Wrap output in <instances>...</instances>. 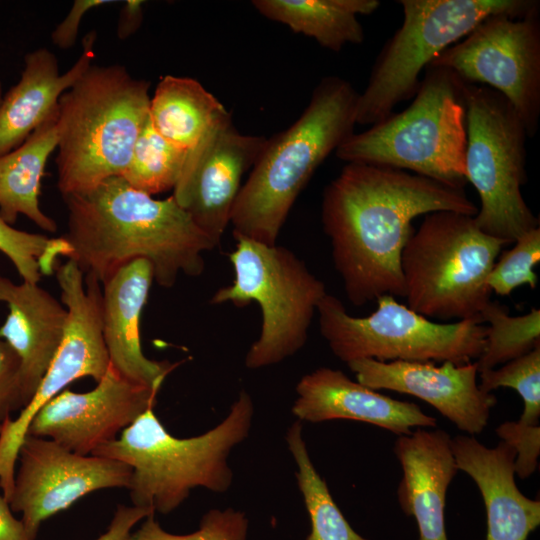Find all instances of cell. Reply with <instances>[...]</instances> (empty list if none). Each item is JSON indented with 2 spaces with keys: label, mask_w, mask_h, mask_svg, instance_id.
<instances>
[{
  "label": "cell",
  "mask_w": 540,
  "mask_h": 540,
  "mask_svg": "<svg viewBox=\"0 0 540 540\" xmlns=\"http://www.w3.org/2000/svg\"><path fill=\"white\" fill-rule=\"evenodd\" d=\"M347 365L362 385L415 396L470 436L485 429L497 403L493 394L479 387L476 362L437 366L429 361L360 359Z\"/></svg>",
  "instance_id": "cell-16"
},
{
  "label": "cell",
  "mask_w": 540,
  "mask_h": 540,
  "mask_svg": "<svg viewBox=\"0 0 540 540\" xmlns=\"http://www.w3.org/2000/svg\"><path fill=\"white\" fill-rule=\"evenodd\" d=\"M110 0H77L71 10L51 34L53 43L62 49H68L75 43L79 25L83 16L100 5L113 3Z\"/></svg>",
  "instance_id": "cell-35"
},
{
  "label": "cell",
  "mask_w": 540,
  "mask_h": 540,
  "mask_svg": "<svg viewBox=\"0 0 540 540\" xmlns=\"http://www.w3.org/2000/svg\"><path fill=\"white\" fill-rule=\"evenodd\" d=\"M150 83L122 65H91L57 105V187L62 197L121 176L149 116Z\"/></svg>",
  "instance_id": "cell-5"
},
{
  "label": "cell",
  "mask_w": 540,
  "mask_h": 540,
  "mask_svg": "<svg viewBox=\"0 0 540 540\" xmlns=\"http://www.w3.org/2000/svg\"><path fill=\"white\" fill-rule=\"evenodd\" d=\"M252 5L269 20L293 32L313 38L333 52L346 45L362 44L365 38L359 16L370 15L379 0H254Z\"/></svg>",
  "instance_id": "cell-24"
},
{
  "label": "cell",
  "mask_w": 540,
  "mask_h": 540,
  "mask_svg": "<svg viewBox=\"0 0 540 540\" xmlns=\"http://www.w3.org/2000/svg\"><path fill=\"white\" fill-rule=\"evenodd\" d=\"M266 143L263 136L236 130L228 114L188 152L172 196L216 246L230 223L241 179Z\"/></svg>",
  "instance_id": "cell-14"
},
{
  "label": "cell",
  "mask_w": 540,
  "mask_h": 540,
  "mask_svg": "<svg viewBox=\"0 0 540 540\" xmlns=\"http://www.w3.org/2000/svg\"><path fill=\"white\" fill-rule=\"evenodd\" d=\"M451 445L458 470L472 478L483 498L486 540H527L540 524V501L517 487L514 449L503 441L487 447L470 435L451 438Z\"/></svg>",
  "instance_id": "cell-20"
},
{
  "label": "cell",
  "mask_w": 540,
  "mask_h": 540,
  "mask_svg": "<svg viewBox=\"0 0 540 540\" xmlns=\"http://www.w3.org/2000/svg\"><path fill=\"white\" fill-rule=\"evenodd\" d=\"M506 245L482 231L474 216L424 215L401 254L406 306L430 320L479 319L491 301L488 275Z\"/></svg>",
  "instance_id": "cell-7"
},
{
  "label": "cell",
  "mask_w": 540,
  "mask_h": 540,
  "mask_svg": "<svg viewBox=\"0 0 540 540\" xmlns=\"http://www.w3.org/2000/svg\"><path fill=\"white\" fill-rule=\"evenodd\" d=\"M479 387L487 392L500 387L514 389L524 401L519 421L538 425L540 418V346L496 368L478 373Z\"/></svg>",
  "instance_id": "cell-30"
},
{
  "label": "cell",
  "mask_w": 540,
  "mask_h": 540,
  "mask_svg": "<svg viewBox=\"0 0 540 540\" xmlns=\"http://www.w3.org/2000/svg\"><path fill=\"white\" fill-rule=\"evenodd\" d=\"M153 281L151 263L136 259L102 283L103 336L115 370L132 381L160 389L176 364L151 360L142 351L140 319Z\"/></svg>",
  "instance_id": "cell-18"
},
{
  "label": "cell",
  "mask_w": 540,
  "mask_h": 540,
  "mask_svg": "<svg viewBox=\"0 0 540 540\" xmlns=\"http://www.w3.org/2000/svg\"><path fill=\"white\" fill-rule=\"evenodd\" d=\"M465 102V173L480 200L474 219L485 233L512 244L539 227L521 192L527 131L508 100L489 87L465 84Z\"/></svg>",
  "instance_id": "cell-10"
},
{
  "label": "cell",
  "mask_w": 540,
  "mask_h": 540,
  "mask_svg": "<svg viewBox=\"0 0 540 540\" xmlns=\"http://www.w3.org/2000/svg\"><path fill=\"white\" fill-rule=\"evenodd\" d=\"M0 252L13 263L22 281L38 284L41 276L55 271L60 257H67L69 248L63 237L18 230L0 215Z\"/></svg>",
  "instance_id": "cell-29"
},
{
  "label": "cell",
  "mask_w": 540,
  "mask_h": 540,
  "mask_svg": "<svg viewBox=\"0 0 540 540\" xmlns=\"http://www.w3.org/2000/svg\"><path fill=\"white\" fill-rule=\"evenodd\" d=\"M187 155L188 151L160 135L148 116L120 177L134 189L148 195L163 193L176 186Z\"/></svg>",
  "instance_id": "cell-27"
},
{
  "label": "cell",
  "mask_w": 540,
  "mask_h": 540,
  "mask_svg": "<svg viewBox=\"0 0 540 540\" xmlns=\"http://www.w3.org/2000/svg\"><path fill=\"white\" fill-rule=\"evenodd\" d=\"M147 516L140 528L131 532L126 540H246L248 519L243 512L233 508L212 509L201 519L199 528L189 534H172Z\"/></svg>",
  "instance_id": "cell-32"
},
{
  "label": "cell",
  "mask_w": 540,
  "mask_h": 540,
  "mask_svg": "<svg viewBox=\"0 0 540 540\" xmlns=\"http://www.w3.org/2000/svg\"><path fill=\"white\" fill-rule=\"evenodd\" d=\"M63 199L66 258L101 284L124 265L145 259L153 267L154 281L170 288L180 274L201 275L203 253L216 247L173 196L155 199L120 176Z\"/></svg>",
  "instance_id": "cell-2"
},
{
  "label": "cell",
  "mask_w": 540,
  "mask_h": 540,
  "mask_svg": "<svg viewBox=\"0 0 540 540\" xmlns=\"http://www.w3.org/2000/svg\"><path fill=\"white\" fill-rule=\"evenodd\" d=\"M19 373L18 356L0 338V427L12 411L22 409Z\"/></svg>",
  "instance_id": "cell-34"
},
{
  "label": "cell",
  "mask_w": 540,
  "mask_h": 540,
  "mask_svg": "<svg viewBox=\"0 0 540 540\" xmlns=\"http://www.w3.org/2000/svg\"><path fill=\"white\" fill-rule=\"evenodd\" d=\"M292 412L300 422L321 423L348 419L372 424L394 434L412 428H435L437 421L412 402L381 394L342 371L320 367L304 375L296 386Z\"/></svg>",
  "instance_id": "cell-17"
},
{
  "label": "cell",
  "mask_w": 540,
  "mask_h": 540,
  "mask_svg": "<svg viewBox=\"0 0 540 540\" xmlns=\"http://www.w3.org/2000/svg\"><path fill=\"white\" fill-rule=\"evenodd\" d=\"M253 414L252 399L242 391L218 425L198 436L178 438L152 408L91 455L127 464L132 470L128 489L133 505L168 514L194 488L218 493L230 488L233 474L227 459L248 436Z\"/></svg>",
  "instance_id": "cell-4"
},
{
  "label": "cell",
  "mask_w": 540,
  "mask_h": 540,
  "mask_svg": "<svg viewBox=\"0 0 540 540\" xmlns=\"http://www.w3.org/2000/svg\"><path fill=\"white\" fill-rule=\"evenodd\" d=\"M95 40L94 31L83 38L80 56L64 73L47 48L25 55L19 81L4 94L0 105V156L21 145L57 108L61 95L92 65Z\"/></svg>",
  "instance_id": "cell-22"
},
{
  "label": "cell",
  "mask_w": 540,
  "mask_h": 540,
  "mask_svg": "<svg viewBox=\"0 0 540 540\" xmlns=\"http://www.w3.org/2000/svg\"><path fill=\"white\" fill-rule=\"evenodd\" d=\"M228 114L213 94L190 77H162L149 105V119L155 130L188 152Z\"/></svg>",
  "instance_id": "cell-25"
},
{
  "label": "cell",
  "mask_w": 540,
  "mask_h": 540,
  "mask_svg": "<svg viewBox=\"0 0 540 540\" xmlns=\"http://www.w3.org/2000/svg\"><path fill=\"white\" fill-rule=\"evenodd\" d=\"M56 147L57 108L21 145L0 156V215L7 223L24 215L45 231H57L39 203L41 179Z\"/></svg>",
  "instance_id": "cell-23"
},
{
  "label": "cell",
  "mask_w": 540,
  "mask_h": 540,
  "mask_svg": "<svg viewBox=\"0 0 540 540\" xmlns=\"http://www.w3.org/2000/svg\"><path fill=\"white\" fill-rule=\"evenodd\" d=\"M512 244L496 260L487 278L489 289L499 296H508L523 285L534 289L538 284L533 269L540 262V228L525 232Z\"/></svg>",
  "instance_id": "cell-31"
},
{
  "label": "cell",
  "mask_w": 540,
  "mask_h": 540,
  "mask_svg": "<svg viewBox=\"0 0 540 540\" xmlns=\"http://www.w3.org/2000/svg\"><path fill=\"white\" fill-rule=\"evenodd\" d=\"M17 462L8 502L13 512L21 513V521L35 540L43 521L94 491L128 489L132 475L121 461L80 455L51 439L32 435L25 438Z\"/></svg>",
  "instance_id": "cell-13"
},
{
  "label": "cell",
  "mask_w": 540,
  "mask_h": 540,
  "mask_svg": "<svg viewBox=\"0 0 540 540\" xmlns=\"http://www.w3.org/2000/svg\"><path fill=\"white\" fill-rule=\"evenodd\" d=\"M286 442L297 465V483L310 519L306 540H369L350 526L315 469L303 438L302 422L297 420L289 427Z\"/></svg>",
  "instance_id": "cell-26"
},
{
  "label": "cell",
  "mask_w": 540,
  "mask_h": 540,
  "mask_svg": "<svg viewBox=\"0 0 540 540\" xmlns=\"http://www.w3.org/2000/svg\"><path fill=\"white\" fill-rule=\"evenodd\" d=\"M403 22L384 43L367 85L359 93L356 124L373 125L412 99L420 74L446 48L464 38L485 18L525 12L535 0H398Z\"/></svg>",
  "instance_id": "cell-9"
},
{
  "label": "cell",
  "mask_w": 540,
  "mask_h": 540,
  "mask_svg": "<svg viewBox=\"0 0 540 540\" xmlns=\"http://www.w3.org/2000/svg\"><path fill=\"white\" fill-rule=\"evenodd\" d=\"M3 97H4V93H3L2 84H1V81H0V105H1V102L3 100Z\"/></svg>",
  "instance_id": "cell-39"
},
{
  "label": "cell",
  "mask_w": 540,
  "mask_h": 540,
  "mask_svg": "<svg viewBox=\"0 0 540 540\" xmlns=\"http://www.w3.org/2000/svg\"><path fill=\"white\" fill-rule=\"evenodd\" d=\"M480 321L486 325L485 346L475 361L478 373L496 368L540 346V310L511 316L507 306L490 301Z\"/></svg>",
  "instance_id": "cell-28"
},
{
  "label": "cell",
  "mask_w": 540,
  "mask_h": 540,
  "mask_svg": "<svg viewBox=\"0 0 540 540\" xmlns=\"http://www.w3.org/2000/svg\"><path fill=\"white\" fill-rule=\"evenodd\" d=\"M540 4L481 21L429 66L451 70L466 84L489 87L513 106L528 137L540 119Z\"/></svg>",
  "instance_id": "cell-12"
},
{
  "label": "cell",
  "mask_w": 540,
  "mask_h": 540,
  "mask_svg": "<svg viewBox=\"0 0 540 540\" xmlns=\"http://www.w3.org/2000/svg\"><path fill=\"white\" fill-rule=\"evenodd\" d=\"M160 389L132 381L110 364L95 388L64 389L34 417L28 435L51 439L80 455H91L152 409Z\"/></svg>",
  "instance_id": "cell-15"
},
{
  "label": "cell",
  "mask_w": 540,
  "mask_h": 540,
  "mask_svg": "<svg viewBox=\"0 0 540 540\" xmlns=\"http://www.w3.org/2000/svg\"><path fill=\"white\" fill-rule=\"evenodd\" d=\"M376 301V310L362 317L350 315L343 303L329 293L319 303L320 333L341 361L466 364L477 360L484 349L486 325L479 319L439 323L414 312L393 296H381Z\"/></svg>",
  "instance_id": "cell-11"
},
{
  "label": "cell",
  "mask_w": 540,
  "mask_h": 540,
  "mask_svg": "<svg viewBox=\"0 0 540 540\" xmlns=\"http://www.w3.org/2000/svg\"><path fill=\"white\" fill-rule=\"evenodd\" d=\"M144 1H125L121 9L118 22L117 34L121 39H125L133 34L140 26L143 16Z\"/></svg>",
  "instance_id": "cell-38"
},
{
  "label": "cell",
  "mask_w": 540,
  "mask_h": 540,
  "mask_svg": "<svg viewBox=\"0 0 540 540\" xmlns=\"http://www.w3.org/2000/svg\"><path fill=\"white\" fill-rule=\"evenodd\" d=\"M475 216L464 189L405 170L347 163L324 189L321 219L349 301L404 297L401 254L412 222L435 211Z\"/></svg>",
  "instance_id": "cell-1"
},
{
  "label": "cell",
  "mask_w": 540,
  "mask_h": 540,
  "mask_svg": "<svg viewBox=\"0 0 540 540\" xmlns=\"http://www.w3.org/2000/svg\"><path fill=\"white\" fill-rule=\"evenodd\" d=\"M151 514L155 513L146 508L119 505L106 532L95 540H126L132 528Z\"/></svg>",
  "instance_id": "cell-36"
},
{
  "label": "cell",
  "mask_w": 540,
  "mask_h": 540,
  "mask_svg": "<svg viewBox=\"0 0 540 540\" xmlns=\"http://www.w3.org/2000/svg\"><path fill=\"white\" fill-rule=\"evenodd\" d=\"M0 540H35L26 530L21 519L13 515L8 500L0 495Z\"/></svg>",
  "instance_id": "cell-37"
},
{
  "label": "cell",
  "mask_w": 540,
  "mask_h": 540,
  "mask_svg": "<svg viewBox=\"0 0 540 540\" xmlns=\"http://www.w3.org/2000/svg\"><path fill=\"white\" fill-rule=\"evenodd\" d=\"M465 84L449 69L428 66L406 109L354 132L336 156L346 163L405 170L464 189Z\"/></svg>",
  "instance_id": "cell-6"
},
{
  "label": "cell",
  "mask_w": 540,
  "mask_h": 540,
  "mask_svg": "<svg viewBox=\"0 0 540 540\" xmlns=\"http://www.w3.org/2000/svg\"><path fill=\"white\" fill-rule=\"evenodd\" d=\"M394 453L403 476L397 489L402 511L414 517L419 540H448L444 509L448 487L459 471L451 437L442 430L418 428L400 435Z\"/></svg>",
  "instance_id": "cell-21"
},
{
  "label": "cell",
  "mask_w": 540,
  "mask_h": 540,
  "mask_svg": "<svg viewBox=\"0 0 540 540\" xmlns=\"http://www.w3.org/2000/svg\"><path fill=\"white\" fill-rule=\"evenodd\" d=\"M0 302L8 307L7 318L0 326V338L19 358L23 408L55 357L63 336L67 309L38 284L15 283L1 274Z\"/></svg>",
  "instance_id": "cell-19"
},
{
  "label": "cell",
  "mask_w": 540,
  "mask_h": 540,
  "mask_svg": "<svg viewBox=\"0 0 540 540\" xmlns=\"http://www.w3.org/2000/svg\"><path fill=\"white\" fill-rule=\"evenodd\" d=\"M235 240L229 255L234 281L218 289L210 302L259 305L261 330L246 354L245 365L264 368L305 345L318 305L327 294L326 286L291 250L240 236Z\"/></svg>",
  "instance_id": "cell-8"
},
{
  "label": "cell",
  "mask_w": 540,
  "mask_h": 540,
  "mask_svg": "<svg viewBox=\"0 0 540 540\" xmlns=\"http://www.w3.org/2000/svg\"><path fill=\"white\" fill-rule=\"evenodd\" d=\"M358 96L349 81L326 76L300 117L267 139L233 206L234 237L277 244L300 192L322 162L354 133Z\"/></svg>",
  "instance_id": "cell-3"
},
{
  "label": "cell",
  "mask_w": 540,
  "mask_h": 540,
  "mask_svg": "<svg viewBox=\"0 0 540 540\" xmlns=\"http://www.w3.org/2000/svg\"><path fill=\"white\" fill-rule=\"evenodd\" d=\"M495 433L516 453L515 474L520 479L530 477L536 471L540 456V425L506 421L496 428Z\"/></svg>",
  "instance_id": "cell-33"
}]
</instances>
